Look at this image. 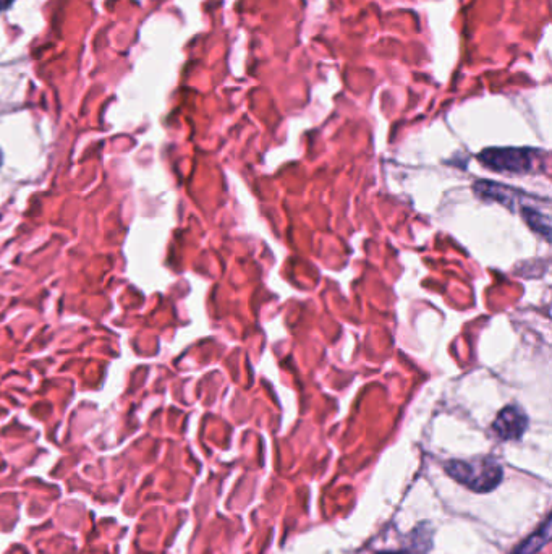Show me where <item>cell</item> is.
<instances>
[{
  "instance_id": "obj_4",
  "label": "cell",
  "mask_w": 552,
  "mask_h": 554,
  "mask_svg": "<svg viewBox=\"0 0 552 554\" xmlns=\"http://www.w3.org/2000/svg\"><path fill=\"white\" fill-rule=\"evenodd\" d=\"M522 216L528 222V226L533 231L543 235L544 239L551 237V219H549L548 214L541 213V211L531 208V206H523Z\"/></svg>"
},
{
  "instance_id": "obj_3",
  "label": "cell",
  "mask_w": 552,
  "mask_h": 554,
  "mask_svg": "<svg viewBox=\"0 0 552 554\" xmlns=\"http://www.w3.org/2000/svg\"><path fill=\"white\" fill-rule=\"evenodd\" d=\"M527 427V415L523 414V410L515 407V405H509L506 409L501 410L493 423V431L497 438L502 439V441L522 438Z\"/></svg>"
},
{
  "instance_id": "obj_7",
  "label": "cell",
  "mask_w": 552,
  "mask_h": 554,
  "mask_svg": "<svg viewBox=\"0 0 552 554\" xmlns=\"http://www.w3.org/2000/svg\"><path fill=\"white\" fill-rule=\"evenodd\" d=\"M0 166H2V151H0Z\"/></svg>"
},
{
  "instance_id": "obj_5",
  "label": "cell",
  "mask_w": 552,
  "mask_h": 554,
  "mask_svg": "<svg viewBox=\"0 0 552 554\" xmlns=\"http://www.w3.org/2000/svg\"><path fill=\"white\" fill-rule=\"evenodd\" d=\"M549 524H551V520L548 519L544 522L540 532H536L533 537L528 538L527 542H523L512 554H535L536 551H540L549 542V533H551Z\"/></svg>"
},
{
  "instance_id": "obj_1",
  "label": "cell",
  "mask_w": 552,
  "mask_h": 554,
  "mask_svg": "<svg viewBox=\"0 0 552 554\" xmlns=\"http://www.w3.org/2000/svg\"><path fill=\"white\" fill-rule=\"evenodd\" d=\"M446 472L455 482L462 483L476 493H486L502 482V467L491 457H481L472 461H451L446 464Z\"/></svg>"
},
{
  "instance_id": "obj_8",
  "label": "cell",
  "mask_w": 552,
  "mask_h": 554,
  "mask_svg": "<svg viewBox=\"0 0 552 554\" xmlns=\"http://www.w3.org/2000/svg\"><path fill=\"white\" fill-rule=\"evenodd\" d=\"M383 554H407V553H383Z\"/></svg>"
},
{
  "instance_id": "obj_6",
  "label": "cell",
  "mask_w": 552,
  "mask_h": 554,
  "mask_svg": "<svg viewBox=\"0 0 552 554\" xmlns=\"http://www.w3.org/2000/svg\"><path fill=\"white\" fill-rule=\"evenodd\" d=\"M13 2H15V0H0V12H5V10L10 9Z\"/></svg>"
},
{
  "instance_id": "obj_2",
  "label": "cell",
  "mask_w": 552,
  "mask_h": 554,
  "mask_svg": "<svg viewBox=\"0 0 552 554\" xmlns=\"http://www.w3.org/2000/svg\"><path fill=\"white\" fill-rule=\"evenodd\" d=\"M478 159L483 166L493 171L528 174L540 171L546 161V153L531 148H489Z\"/></svg>"
}]
</instances>
